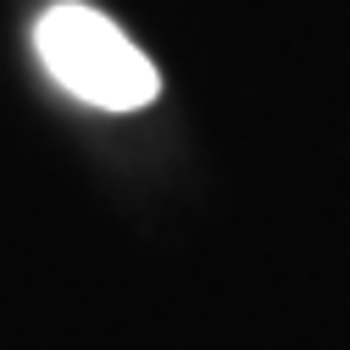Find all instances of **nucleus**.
<instances>
[{
    "label": "nucleus",
    "mask_w": 350,
    "mask_h": 350,
    "mask_svg": "<svg viewBox=\"0 0 350 350\" xmlns=\"http://www.w3.org/2000/svg\"><path fill=\"white\" fill-rule=\"evenodd\" d=\"M33 56L62 95L95 111H145L161 95V72L100 6L56 0L33 23Z\"/></svg>",
    "instance_id": "nucleus-1"
}]
</instances>
